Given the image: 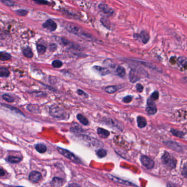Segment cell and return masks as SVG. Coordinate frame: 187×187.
Listing matches in <instances>:
<instances>
[{
    "label": "cell",
    "instance_id": "6da1fadb",
    "mask_svg": "<svg viewBox=\"0 0 187 187\" xmlns=\"http://www.w3.org/2000/svg\"><path fill=\"white\" fill-rule=\"evenodd\" d=\"M162 160L165 165L169 167L171 169H174L176 167L177 161L176 159L169 153L165 152L163 154L162 157Z\"/></svg>",
    "mask_w": 187,
    "mask_h": 187
},
{
    "label": "cell",
    "instance_id": "7a4b0ae2",
    "mask_svg": "<svg viewBox=\"0 0 187 187\" xmlns=\"http://www.w3.org/2000/svg\"><path fill=\"white\" fill-rule=\"evenodd\" d=\"M65 27L67 30L71 33H73L77 35L84 36L85 37H89V35L84 33L83 31L81 30V29L79 27L72 23H66L65 25Z\"/></svg>",
    "mask_w": 187,
    "mask_h": 187
},
{
    "label": "cell",
    "instance_id": "3957f363",
    "mask_svg": "<svg viewBox=\"0 0 187 187\" xmlns=\"http://www.w3.org/2000/svg\"><path fill=\"white\" fill-rule=\"evenodd\" d=\"M65 111L62 108L54 106L51 107L49 111V114L50 116L55 118H63L65 115Z\"/></svg>",
    "mask_w": 187,
    "mask_h": 187
},
{
    "label": "cell",
    "instance_id": "277c9868",
    "mask_svg": "<svg viewBox=\"0 0 187 187\" xmlns=\"http://www.w3.org/2000/svg\"><path fill=\"white\" fill-rule=\"evenodd\" d=\"M57 149H58L59 152L60 154H61L64 156H65L66 158H68V159L71 160V161H73V162H80L79 159L77 158L74 154L70 152V151H68V150H65V149H63V148H59V147H58Z\"/></svg>",
    "mask_w": 187,
    "mask_h": 187
},
{
    "label": "cell",
    "instance_id": "5b68a950",
    "mask_svg": "<svg viewBox=\"0 0 187 187\" xmlns=\"http://www.w3.org/2000/svg\"><path fill=\"white\" fill-rule=\"evenodd\" d=\"M146 111L147 113L150 115H154L157 112V108L156 104H155L153 100L151 99H149L147 100V107L146 108Z\"/></svg>",
    "mask_w": 187,
    "mask_h": 187
},
{
    "label": "cell",
    "instance_id": "8992f818",
    "mask_svg": "<svg viewBox=\"0 0 187 187\" xmlns=\"http://www.w3.org/2000/svg\"><path fill=\"white\" fill-rule=\"evenodd\" d=\"M141 162L143 166L148 169H152L154 166V161L145 155H142L141 157Z\"/></svg>",
    "mask_w": 187,
    "mask_h": 187
},
{
    "label": "cell",
    "instance_id": "52a82bcc",
    "mask_svg": "<svg viewBox=\"0 0 187 187\" xmlns=\"http://www.w3.org/2000/svg\"><path fill=\"white\" fill-rule=\"evenodd\" d=\"M141 72L136 69H131L129 73V79L131 83H135L141 78Z\"/></svg>",
    "mask_w": 187,
    "mask_h": 187
},
{
    "label": "cell",
    "instance_id": "ba28073f",
    "mask_svg": "<svg viewBox=\"0 0 187 187\" xmlns=\"http://www.w3.org/2000/svg\"><path fill=\"white\" fill-rule=\"evenodd\" d=\"M99 8L102 12L104 13L107 16H111L114 13V11L112 8L109 7L107 4H100L99 5Z\"/></svg>",
    "mask_w": 187,
    "mask_h": 187
},
{
    "label": "cell",
    "instance_id": "9c48e42d",
    "mask_svg": "<svg viewBox=\"0 0 187 187\" xmlns=\"http://www.w3.org/2000/svg\"><path fill=\"white\" fill-rule=\"evenodd\" d=\"M43 28L49 31L50 32L54 31L57 28V25L56 23L51 19L46 21L43 24Z\"/></svg>",
    "mask_w": 187,
    "mask_h": 187
},
{
    "label": "cell",
    "instance_id": "30bf717a",
    "mask_svg": "<svg viewBox=\"0 0 187 187\" xmlns=\"http://www.w3.org/2000/svg\"><path fill=\"white\" fill-rule=\"evenodd\" d=\"M134 37L138 40H140L145 44L147 43L150 40V35L145 31H142L140 34H135Z\"/></svg>",
    "mask_w": 187,
    "mask_h": 187
},
{
    "label": "cell",
    "instance_id": "8fae6325",
    "mask_svg": "<svg viewBox=\"0 0 187 187\" xmlns=\"http://www.w3.org/2000/svg\"><path fill=\"white\" fill-rule=\"evenodd\" d=\"M41 174L37 171H32L30 174V181L32 183H37L41 180Z\"/></svg>",
    "mask_w": 187,
    "mask_h": 187
},
{
    "label": "cell",
    "instance_id": "7c38bea8",
    "mask_svg": "<svg viewBox=\"0 0 187 187\" xmlns=\"http://www.w3.org/2000/svg\"><path fill=\"white\" fill-rule=\"evenodd\" d=\"M165 143L168 147H169V148H170L171 149L176 150V151L180 152L182 150L181 145H179V143H177V142L169 141H166Z\"/></svg>",
    "mask_w": 187,
    "mask_h": 187
},
{
    "label": "cell",
    "instance_id": "4fadbf2b",
    "mask_svg": "<svg viewBox=\"0 0 187 187\" xmlns=\"http://www.w3.org/2000/svg\"><path fill=\"white\" fill-rule=\"evenodd\" d=\"M93 70L96 71L97 73H98L101 76H104L106 75H108L110 73V71H109L108 68L105 67L95 66L93 67Z\"/></svg>",
    "mask_w": 187,
    "mask_h": 187
},
{
    "label": "cell",
    "instance_id": "5bb4252c",
    "mask_svg": "<svg viewBox=\"0 0 187 187\" xmlns=\"http://www.w3.org/2000/svg\"><path fill=\"white\" fill-rule=\"evenodd\" d=\"M97 132L98 135H99V136L101 138H106L108 137L110 135V133L108 130L103 129V128H101L97 129Z\"/></svg>",
    "mask_w": 187,
    "mask_h": 187
},
{
    "label": "cell",
    "instance_id": "9a60e30c",
    "mask_svg": "<svg viewBox=\"0 0 187 187\" xmlns=\"http://www.w3.org/2000/svg\"><path fill=\"white\" fill-rule=\"evenodd\" d=\"M137 125L138 128H143L147 125V121L144 117L141 116H138L137 118Z\"/></svg>",
    "mask_w": 187,
    "mask_h": 187
},
{
    "label": "cell",
    "instance_id": "2e32d148",
    "mask_svg": "<svg viewBox=\"0 0 187 187\" xmlns=\"http://www.w3.org/2000/svg\"><path fill=\"white\" fill-rule=\"evenodd\" d=\"M109 178L111 179H112L113 181L117 182V183L124 184H125V185H129V186H135V185H133V184H131V183H130V182H127V181H123L121 179H118L116 177L113 176L112 175H109Z\"/></svg>",
    "mask_w": 187,
    "mask_h": 187
},
{
    "label": "cell",
    "instance_id": "e0dca14e",
    "mask_svg": "<svg viewBox=\"0 0 187 187\" xmlns=\"http://www.w3.org/2000/svg\"><path fill=\"white\" fill-rule=\"evenodd\" d=\"M27 109L29 111V112L33 113H38L40 112V108L36 104H30Z\"/></svg>",
    "mask_w": 187,
    "mask_h": 187
},
{
    "label": "cell",
    "instance_id": "ac0fdd59",
    "mask_svg": "<svg viewBox=\"0 0 187 187\" xmlns=\"http://www.w3.org/2000/svg\"><path fill=\"white\" fill-rule=\"evenodd\" d=\"M77 118L78 119V120L82 124L84 125H87L89 124V121L87 119V118L86 117L84 116L81 114H78L77 116Z\"/></svg>",
    "mask_w": 187,
    "mask_h": 187
},
{
    "label": "cell",
    "instance_id": "d6986e66",
    "mask_svg": "<svg viewBox=\"0 0 187 187\" xmlns=\"http://www.w3.org/2000/svg\"><path fill=\"white\" fill-rule=\"evenodd\" d=\"M35 149L38 152L40 153H45L47 150V147L45 145L43 144H37L35 145Z\"/></svg>",
    "mask_w": 187,
    "mask_h": 187
},
{
    "label": "cell",
    "instance_id": "ffe728a7",
    "mask_svg": "<svg viewBox=\"0 0 187 187\" xmlns=\"http://www.w3.org/2000/svg\"><path fill=\"white\" fill-rule=\"evenodd\" d=\"M62 183H63V180L62 179H59V178H54L52 182V185L55 187H59L62 186Z\"/></svg>",
    "mask_w": 187,
    "mask_h": 187
},
{
    "label": "cell",
    "instance_id": "44dd1931",
    "mask_svg": "<svg viewBox=\"0 0 187 187\" xmlns=\"http://www.w3.org/2000/svg\"><path fill=\"white\" fill-rule=\"evenodd\" d=\"M10 74L8 70L5 67L0 68V77H8Z\"/></svg>",
    "mask_w": 187,
    "mask_h": 187
},
{
    "label": "cell",
    "instance_id": "7402d4cb",
    "mask_svg": "<svg viewBox=\"0 0 187 187\" xmlns=\"http://www.w3.org/2000/svg\"><path fill=\"white\" fill-rule=\"evenodd\" d=\"M23 54L26 58H31L33 56V53L29 47H27L24 49Z\"/></svg>",
    "mask_w": 187,
    "mask_h": 187
},
{
    "label": "cell",
    "instance_id": "603a6c76",
    "mask_svg": "<svg viewBox=\"0 0 187 187\" xmlns=\"http://www.w3.org/2000/svg\"><path fill=\"white\" fill-rule=\"evenodd\" d=\"M116 71L117 74L119 77H121V78L124 77L126 75V72H125V70L123 67H118L116 68Z\"/></svg>",
    "mask_w": 187,
    "mask_h": 187
},
{
    "label": "cell",
    "instance_id": "cb8c5ba5",
    "mask_svg": "<svg viewBox=\"0 0 187 187\" xmlns=\"http://www.w3.org/2000/svg\"><path fill=\"white\" fill-rule=\"evenodd\" d=\"M11 58V55L6 52H0V60L2 61H6L10 59Z\"/></svg>",
    "mask_w": 187,
    "mask_h": 187
},
{
    "label": "cell",
    "instance_id": "d4e9b609",
    "mask_svg": "<svg viewBox=\"0 0 187 187\" xmlns=\"http://www.w3.org/2000/svg\"><path fill=\"white\" fill-rule=\"evenodd\" d=\"M118 88L114 85H111L108 86L105 88V91L108 92L109 94H113L118 90Z\"/></svg>",
    "mask_w": 187,
    "mask_h": 187
},
{
    "label": "cell",
    "instance_id": "484cf974",
    "mask_svg": "<svg viewBox=\"0 0 187 187\" xmlns=\"http://www.w3.org/2000/svg\"><path fill=\"white\" fill-rule=\"evenodd\" d=\"M178 63L179 66L182 67V68H187V60L185 58H179L178 59Z\"/></svg>",
    "mask_w": 187,
    "mask_h": 187
},
{
    "label": "cell",
    "instance_id": "4316f807",
    "mask_svg": "<svg viewBox=\"0 0 187 187\" xmlns=\"http://www.w3.org/2000/svg\"><path fill=\"white\" fill-rule=\"evenodd\" d=\"M171 133L173 135L176 137H179V138H182L184 135V133L182 131H180L179 130H177L175 129H172L171 130Z\"/></svg>",
    "mask_w": 187,
    "mask_h": 187
},
{
    "label": "cell",
    "instance_id": "83f0119b",
    "mask_svg": "<svg viewBox=\"0 0 187 187\" xmlns=\"http://www.w3.org/2000/svg\"><path fill=\"white\" fill-rule=\"evenodd\" d=\"M21 160V158L17 157H14V156H9L7 159L8 162L11 163H18V162H20Z\"/></svg>",
    "mask_w": 187,
    "mask_h": 187
},
{
    "label": "cell",
    "instance_id": "f1b7e54d",
    "mask_svg": "<svg viewBox=\"0 0 187 187\" xmlns=\"http://www.w3.org/2000/svg\"><path fill=\"white\" fill-rule=\"evenodd\" d=\"M37 49L38 53L40 55H42V54H44V53L46 52V48L42 44H38L37 46Z\"/></svg>",
    "mask_w": 187,
    "mask_h": 187
},
{
    "label": "cell",
    "instance_id": "f546056e",
    "mask_svg": "<svg viewBox=\"0 0 187 187\" xmlns=\"http://www.w3.org/2000/svg\"><path fill=\"white\" fill-rule=\"evenodd\" d=\"M96 154L99 157V158H104V157L106 154H107V152L104 150L103 149H101V150H98L96 152Z\"/></svg>",
    "mask_w": 187,
    "mask_h": 187
},
{
    "label": "cell",
    "instance_id": "4dcf8cb0",
    "mask_svg": "<svg viewBox=\"0 0 187 187\" xmlns=\"http://www.w3.org/2000/svg\"><path fill=\"white\" fill-rule=\"evenodd\" d=\"M52 66L54 68H60L62 66V62L59 60H54V61L52 62Z\"/></svg>",
    "mask_w": 187,
    "mask_h": 187
},
{
    "label": "cell",
    "instance_id": "1f68e13d",
    "mask_svg": "<svg viewBox=\"0 0 187 187\" xmlns=\"http://www.w3.org/2000/svg\"><path fill=\"white\" fill-rule=\"evenodd\" d=\"M2 97L5 101H6L8 102H13L14 101L13 97L8 94H4V95L2 96Z\"/></svg>",
    "mask_w": 187,
    "mask_h": 187
},
{
    "label": "cell",
    "instance_id": "d6a6232c",
    "mask_svg": "<svg viewBox=\"0 0 187 187\" xmlns=\"http://www.w3.org/2000/svg\"><path fill=\"white\" fill-rule=\"evenodd\" d=\"M1 2H2L4 4L9 6V7H11V6H13L14 5V2L12 1H11V0H1Z\"/></svg>",
    "mask_w": 187,
    "mask_h": 187
},
{
    "label": "cell",
    "instance_id": "836d02e7",
    "mask_svg": "<svg viewBox=\"0 0 187 187\" xmlns=\"http://www.w3.org/2000/svg\"><path fill=\"white\" fill-rule=\"evenodd\" d=\"M182 175H183L185 178L187 179V162H186L183 165L182 171Z\"/></svg>",
    "mask_w": 187,
    "mask_h": 187
},
{
    "label": "cell",
    "instance_id": "e575fe53",
    "mask_svg": "<svg viewBox=\"0 0 187 187\" xmlns=\"http://www.w3.org/2000/svg\"><path fill=\"white\" fill-rule=\"evenodd\" d=\"M132 99H133V97L131 96H125V97L123 99V101L124 103L128 104V103H130L132 101Z\"/></svg>",
    "mask_w": 187,
    "mask_h": 187
},
{
    "label": "cell",
    "instance_id": "d590c367",
    "mask_svg": "<svg viewBox=\"0 0 187 187\" xmlns=\"http://www.w3.org/2000/svg\"><path fill=\"white\" fill-rule=\"evenodd\" d=\"M101 21L102 24L104 26L107 27V28L109 27V24H110V23H109V21L107 19H106V18H102V19H101Z\"/></svg>",
    "mask_w": 187,
    "mask_h": 187
},
{
    "label": "cell",
    "instance_id": "8d00e7d4",
    "mask_svg": "<svg viewBox=\"0 0 187 187\" xmlns=\"http://www.w3.org/2000/svg\"><path fill=\"white\" fill-rule=\"evenodd\" d=\"M159 92H153V94L150 96V99L153 101L157 100L159 98Z\"/></svg>",
    "mask_w": 187,
    "mask_h": 187
},
{
    "label": "cell",
    "instance_id": "74e56055",
    "mask_svg": "<svg viewBox=\"0 0 187 187\" xmlns=\"http://www.w3.org/2000/svg\"><path fill=\"white\" fill-rule=\"evenodd\" d=\"M17 13L19 16H25L28 14V11H26L25 10H23V9H20L19 11H17Z\"/></svg>",
    "mask_w": 187,
    "mask_h": 187
},
{
    "label": "cell",
    "instance_id": "f35d334b",
    "mask_svg": "<svg viewBox=\"0 0 187 187\" xmlns=\"http://www.w3.org/2000/svg\"><path fill=\"white\" fill-rule=\"evenodd\" d=\"M35 2L40 4H48V2L46 0H33Z\"/></svg>",
    "mask_w": 187,
    "mask_h": 187
},
{
    "label": "cell",
    "instance_id": "ab89813d",
    "mask_svg": "<svg viewBox=\"0 0 187 187\" xmlns=\"http://www.w3.org/2000/svg\"><path fill=\"white\" fill-rule=\"evenodd\" d=\"M77 93L78 94V95H79L83 96L85 97H88L87 94L85 93V92H83V90H82L80 89H78L77 90Z\"/></svg>",
    "mask_w": 187,
    "mask_h": 187
},
{
    "label": "cell",
    "instance_id": "60d3db41",
    "mask_svg": "<svg viewBox=\"0 0 187 187\" xmlns=\"http://www.w3.org/2000/svg\"><path fill=\"white\" fill-rule=\"evenodd\" d=\"M136 89H137V92H141L143 91V87L142 85L141 84H137L136 86Z\"/></svg>",
    "mask_w": 187,
    "mask_h": 187
},
{
    "label": "cell",
    "instance_id": "b9f144b4",
    "mask_svg": "<svg viewBox=\"0 0 187 187\" xmlns=\"http://www.w3.org/2000/svg\"><path fill=\"white\" fill-rule=\"evenodd\" d=\"M50 48V50H55V49L56 48V46L55 44H50V48Z\"/></svg>",
    "mask_w": 187,
    "mask_h": 187
},
{
    "label": "cell",
    "instance_id": "7bdbcfd3",
    "mask_svg": "<svg viewBox=\"0 0 187 187\" xmlns=\"http://www.w3.org/2000/svg\"><path fill=\"white\" fill-rule=\"evenodd\" d=\"M68 187H80L78 184H76V183H72Z\"/></svg>",
    "mask_w": 187,
    "mask_h": 187
},
{
    "label": "cell",
    "instance_id": "ee69618b",
    "mask_svg": "<svg viewBox=\"0 0 187 187\" xmlns=\"http://www.w3.org/2000/svg\"><path fill=\"white\" fill-rule=\"evenodd\" d=\"M4 175H5V172H4V170L2 169H0V177L3 176Z\"/></svg>",
    "mask_w": 187,
    "mask_h": 187
},
{
    "label": "cell",
    "instance_id": "f6af8a7d",
    "mask_svg": "<svg viewBox=\"0 0 187 187\" xmlns=\"http://www.w3.org/2000/svg\"><path fill=\"white\" fill-rule=\"evenodd\" d=\"M167 187H176L174 186H173V185H171V184H168L167 185Z\"/></svg>",
    "mask_w": 187,
    "mask_h": 187
},
{
    "label": "cell",
    "instance_id": "bcb514c9",
    "mask_svg": "<svg viewBox=\"0 0 187 187\" xmlns=\"http://www.w3.org/2000/svg\"></svg>",
    "mask_w": 187,
    "mask_h": 187
}]
</instances>
